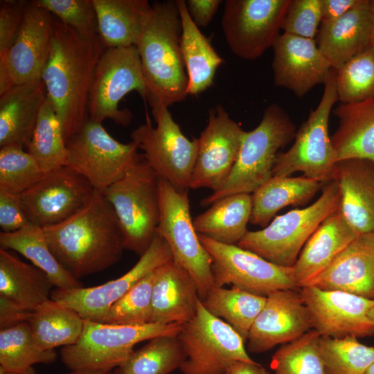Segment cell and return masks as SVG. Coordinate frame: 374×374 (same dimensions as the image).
Segmentation results:
<instances>
[{"instance_id": "obj_38", "label": "cell", "mask_w": 374, "mask_h": 374, "mask_svg": "<svg viewBox=\"0 0 374 374\" xmlns=\"http://www.w3.org/2000/svg\"><path fill=\"white\" fill-rule=\"evenodd\" d=\"M26 147L46 174L66 166L68 150L62 127L47 96Z\"/></svg>"}, {"instance_id": "obj_53", "label": "cell", "mask_w": 374, "mask_h": 374, "mask_svg": "<svg viewBox=\"0 0 374 374\" xmlns=\"http://www.w3.org/2000/svg\"><path fill=\"white\" fill-rule=\"evenodd\" d=\"M226 374H269L256 362L238 361L228 369Z\"/></svg>"}, {"instance_id": "obj_55", "label": "cell", "mask_w": 374, "mask_h": 374, "mask_svg": "<svg viewBox=\"0 0 374 374\" xmlns=\"http://www.w3.org/2000/svg\"><path fill=\"white\" fill-rule=\"evenodd\" d=\"M370 8L372 17V35L371 46L374 49V0H370Z\"/></svg>"}, {"instance_id": "obj_28", "label": "cell", "mask_w": 374, "mask_h": 374, "mask_svg": "<svg viewBox=\"0 0 374 374\" xmlns=\"http://www.w3.org/2000/svg\"><path fill=\"white\" fill-rule=\"evenodd\" d=\"M42 79L16 85L0 95V147L27 145L46 97Z\"/></svg>"}, {"instance_id": "obj_42", "label": "cell", "mask_w": 374, "mask_h": 374, "mask_svg": "<svg viewBox=\"0 0 374 374\" xmlns=\"http://www.w3.org/2000/svg\"><path fill=\"white\" fill-rule=\"evenodd\" d=\"M321 335L312 329L283 344L271 357L274 374H326L319 350Z\"/></svg>"}, {"instance_id": "obj_12", "label": "cell", "mask_w": 374, "mask_h": 374, "mask_svg": "<svg viewBox=\"0 0 374 374\" xmlns=\"http://www.w3.org/2000/svg\"><path fill=\"white\" fill-rule=\"evenodd\" d=\"M136 91L146 100L147 88L136 46L108 48L95 69L89 98V118L101 123L107 118L126 127L132 112L120 109L121 100Z\"/></svg>"}, {"instance_id": "obj_15", "label": "cell", "mask_w": 374, "mask_h": 374, "mask_svg": "<svg viewBox=\"0 0 374 374\" xmlns=\"http://www.w3.org/2000/svg\"><path fill=\"white\" fill-rule=\"evenodd\" d=\"M290 0H226L222 27L229 48L245 60L260 57L280 36Z\"/></svg>"}, {"instance_id": "obj_58", "label": "cell", "mask_w": 374, "mask_h": 374, "mask_svg": "<svg viewBox=\"0 0 374 374\" xmlns=\"http://www.w3.org/2000/svg\"><path fill=\"white\" fill-rule=\"evenodd\" d=\"M366 374H374V363L369 367Z\"/></svg>"}, {"instance_id": "obj_26", "label": "cell", "mask_w": 374, "mask_h": 374, "mask_svg": "<svg viewBox=\"0 0 374 374\" xmlns=\"http://www.w3.org/2000/svg\"><path fill=\"white\" fill-rule=\"evenodd\" d=\"M199 299L195 281L172 259L154 270L151 323L185 324L195 316Z\"/></svg>"}, {"instance_id": "obj_24", "label": "cell", "mask_w": 374, "mask_h": 374, "mask_svg": "<svg viewBox=\"0 0 374 374\" xmlns=\"http://www.w3.org/2000/svg\"><path fill=\"white\" fill-rule=\"evenodd\" d=\"M307 286L374 300V233L358 235Z\"/></svg>"}, {"instance_id": "obj_27", "label": "cell", "mask_w": 374, "mask_h": 374, "mask_svg": "<svg viewBox=\"0 0 374 374\" xmlns=\"http://www.w3.org/2000/svg\"><path fill=\"white\" fill-rule=\"evenodd\" d=\"M357 236L338 210L326 217L309 238L292 267L299 287L308 285Z\"/></svg>"}, {"instance_id": "obj_13", "label": "cell", "mask_w": 374, "mask_h": 374, "mask_svg": "<svg viewBox=\"0 0 374 374\" xmlns=\"http://www.w3.org/2000/svg\"><path fill=\"white\" fill-rule=\"evenodd\" d=\"M212 258L214 286L231 285L248 292L267 296L283 290H299L292 267L272 263L236 244H227L198 234Z\"/></svg>"}, {"instance_id": "obj_31", "label": "cell", "mask_w": 374, "mask_h": 374, "mask_svg": "<svg viewBox=\"0 0 374 374\" xmlns=\"http://www.w3.org/2000/svg\"><path fill=\"white\" fill-rule=\"evenodd\" d=\"M106 48L136 46L151 9L147 0H92Z\"/></svg>"}, {"instance_id": "obj_5", "label": "cell", "mask_w": 374, "mask_h": 374, "mask_svg": "<svg viewBox=\"0 0 374 374\" xmlns=\"http://www.w3.org/2000/svg\"><path fill=\"white\" fill-rule=\"evenodd\" d=\"M159 177L143 155L102 193L121 226L125 249L143 255L159 222Z\"/></svg>"}, {"instance_id": "obj_56", "label": "cell", "mask_w": 374, "mask_h": 374, "mask_svg": "<svg viewBox=\"0 0 374 374\" xmlns=\"http://www.w3.org/2000/svg\"><path fill=\"white\" fill-rule=\"evenodd\" d=\"M0 374H37L36 371L33 368V366L26 368L24 371L19 372H6L1 373Z\"/></svg>"}, {"instance_id": "obj_9", "label": "cell", "mask_w": 374, "mask_h": 374, "mask_svg": "<svg viewBox=\"0 0 374 374\" xmlns=\"http://www.w3.org/2000/svg\"><path fill=\"white\" fill-rule=\"evenodd\" d=\"M156 126L146 114L145 123L130 134L132 141L143 150L144 159L159 178L179 191H188L198 150L197 139H188L174 121L167 107L153 106Z\"/></svg>"}, {"instance_id": "obj_7", "label": "cell", "mask_w": 374, "mask_h": 374, "mask_svg": "<svg viewBox=\"0 0 374 374\" xmlns=\"http://www.w3.org/2000/svg\"><path fill=\"white\" fill-rule=\"evenodd\" d=\"M339 192L331 180L311 205L275 217L262 229L248 231L237 244L276 265L292 267L319 224L338 210Z\"/></svg>"}, {"instance_id": "obj_22", "label": "cell", "mask_w": 374, "mask_h": 374, "mask_svg": "<svg viewBox=\"0 0 374 374\" xmlns=\"http://www.w3.org/2000/svg\"><path fill=\"white\" fill-rule=\"evenodd\" d=\"M272 48L274 84L299 98L324 84L332 69L314 39L283 33Z\"/></svg>"}, {"instance_id": "obj_39", "label": "cell", "mask_w": 374, "mask_h": 374, "mask_svg": "<svg viewBox=\"0 0 374 374\" xmlns=\"http://www.w3.org/2000/svg\"><path fill=\"white\" fill-rule=\"evenodd\" d=\"M53 350L40 347L28 321L0 330V373L19 372L35 364H51L56 359Z\"/></svg>"}, {"instance_id": "obj_37", "label": "cell", "mask_w": 374, "mask_h": 374, "mask_svg": "<svg viewBox=\"0 0 374 374\" xmlns=\"http://www.w3.org/2000/svg\"><path fill=\"white\" fill-rule=\"evenodd\" d=\"M267 296L254 294L235 287H215L201 300L213 315L230 325L247 341L255 319L263 308Z\"/></svg>"}, {"instance_id": "obj_51", "label": "cell", "mask_w": 374, "mask_h": 374, "mask_svg": "<svg viewBox=\"0 0 374 374\" xmlns=\"http://www.w3.org/2000/svg\"><path fill=\"white\" fill-rule=\"evenodd\" d=\"M33 312L25 310L0 296V328H8L27 321Z\"/></svg>"}, {"instance_id": "obj_47", "label": "cell", "mask_w": 374, "mask_h": 374, "mask_svg": "<svg viewBox=\"0 0 374 374\" xmlns=\"http://www.w3.org/2000/svg\"><path fill=\"white\" fill-rule=\"evenodd\" d=\"M321 23L320 0H290L282 30L285 33L314 39Z\"/></svg>"}, {"instance_id": "obj_21", "label": "cell", "mask_w": 374, "mask_h": 374, "mask_svg": "<svg viewBox=\"0 0 374 374\" xmlns=\"http://www.w3.org/2000/svg\"><path fill=\"white\" fill-rule=\"evenodd\" d=\"M312 329L308 308L299 290L275 291L255 319L247 337L248 350L263 353L292 341Z\"/></svg>"}, {"instance_id": "obj_54", "label": "cell", "mask_w": 374, "mask_h": 374, "mask_svg": "<svg viewBox=\"0 0 374 374\" xmlns=\"http://www.w3.org/2000/svg\"><path fill=\"white\" fill-rule=\"evenodd\" d=\"M70 374H113L110 371H105L100 370H78L73 371Z\"/></svg>"}, {"instance_id": "obj_17", "label": "cell", "mask_w": 374, "mask_h": 374, "mask_svg": "<svg viewBox=\"0 0 374 374\" xmlns=\"http://www.w3.org/2000/svg\"><path fill=\"white\" fill-rule=\"evenodd\" d=\"M245 132L222 105L211 108L207 125L197 139V157L189 188L219 189L230 175Z\"/></svg>"}, {"instance_id": "obj_6", "label": "cell", "mask_w": 374, "mask_h": 374, "mask_svg": "<svg viewBox=\"0 0 374 374\" xmlns=\"http://www.w3.org/2000/svg\"><path fill=\"white\" fill-rule=\"evenodd\" d=\"M184 325H118L84 320L78 339L62 348L61 359L72 371H110L130 357L136 344L160 336H177Z\"/></svg>"}, {"instance_id": "obj_43", "label": "cell", "mask_w": 374, "mask_h": 374, "mask_svg": "<svg viewBox=\"0 0 374 374\" xmlns=\"http://www.w3.org/2000/svg\"><path fill=\"white\" fill-rule=\"evenodd\" d=\"M44 173L34 157L19 145L0 149V190L20 195L39 182Z\"/></svg>"}, {"instance_id": "obj_8", "label": "cell", "mask_w": 374, "mask_h": 374, "mask_svg": "<svg viewBox=\"0 0 374 374\" xmlns=\"http://www.w3.org/2000/svg\"><path fill=\"white\" fill-rule=\"evenodd\" d=\"M321 98L296 132L293 145L279 152L272 176L288 177L300 172L321 183L332 180L337 159L329 134L330 113L338 100L336 71L332 69L326 80Z\"/></svg>"}, {"instance_id": "obj_30", "label": "cell", "mask_w": 374, "mask_h": 374, "mask_svg": "<svg viewBox=\"0 0 374 374\" xmlns=\"http://www.w3.org/2000/svg\"><path fill=\"white\" fill-rule=\"evenodd\" d=\"M175 1L181 22L180 46L188 80L187 93L197 96L213 84L216 71L224 61L191 19L186 1Z\"/></svg>"}, {"instance_id": "obj_52", "label": "cell", "mask_w": 374, "mask_h": 374, "mask_svg": "<svg viewBox=\"0 0 374 374\" xmlns=\"http://www.w3.org/2000/svg\"><path fill=\"white\" fill-rule=\"evenodd\" d=\"M320 1L321 22H325L341 17L355 6L359 0Z\"/></svg>"}, {"instance_id": "obj_3", "label": "cell", "mask_w": 374, "mask_h": 374, "mask_svg": "<svg viewBox=\"0 0 374 374\" xmlns=\"http://www.w3.org/2000/svg\"><path fill=\"white\" fill-rule=\"evenodd\" d=\"M181 22L176 1H155L136 44L151 107L170 105L188 95L181 55Z\"/></svg>"}, {"instance_id": "obj_41", "label": "cell", "mask_w": 374, "mask_h": 374, "mask_svg": "<svg viewBox=\"0 0 374 374\" xmlns=\"http://www.w3.org/2000/svg\"><path fill=\"white\" fill-rule=\"evenodd\" d=\"M319 350L326 374H366L374 363V347L355 337L321 336Z\"/></svg>"}, {"instance_id": "obj_36", "label": "cell", "mask_w": 374, "mask_h": 374, "mask_svg": "<svg viewBox=\"0 0 374 374\" xmlns=\"http://www.w3.org/2000/svg\"><path fill=\"white\" fill-rule=\"evenodd\" d=\"M33 337L44 349L74 344L80 337L84 320L73 310L53 301L37 308L28 319Z\"/></svg>"}, {"instance_id": "obj_1", "label": "cell", "mask_w": 374, "mask_h": 374, "mask_svg": "<svg viewBox=\"0 0 374 374\" xmlns=\"http://www.w3.org/2000/svg\"><path fill=\"white\" fill-rule=\"evenodd\" d=\"M53 19L51 50L41 79L66 142L89 119L91 86L106 48L98 34L84 35L55 17Z\"/></svg>"}, {"instance_id": "obj_46", "label": "cell", "mask_w": 374, "mask_h": 374, "mask_svg": "<svg viewBox=\"0 0 374 374\" xmlns=\"http://www.w3.org/2000/svg\"><path fill=\"white\" fill-rule=\"evenodd\" d=\"M64 24L84 35L98 34L92 0H33Z\"/></svg>"}, {"instance_id": "obj_29", "label": "cell", "mask_w": 374, "mask_h": 374, "mask_svg": "<svg viewBox=\"0 0 374 374\" xmlns=\"http://www.w3.org/2000/svg\"><path fill=\"white\" fill-rule=\"evenodd\" d=\"M332 112L339 120L331 136L337 161L364 159L374 162V97L340 103Z\"/></svg>"}, {"instance_id": "obj_16", "label": "cell", "mask_w": 374, "mask_h": 374, "mask_svg": "<svg viewBox=\"0 0 374 374\" xmlns=\"http://www.w3.org/2000/svg\"><path fill=\"white\" fill-rule=\"evenodd\" d=\"M172 259L167 242L157 232L146 251L123 276L96 287L55 288L51 299L73 310L84 320L99 321L107 310L140 280Z\"/></svg>"}, {"instance_id": "obj_4", "label": "cell", "mask_w": 374, "mask_h": 374, "mask_svg": "<svg viewBox=\"0 0 374 374\" xmlns=\"http://www.w3.org/2000/svg\"><path fill=\"white\" fill-rule=\"evenodd\" d=\"M296 132V127L285 110L276 103L270 104L258 125L246 131L226 181L202 199L200 205L206 207L229 195L253 193L272 177L278 150L294 138Z\"/></svg>"}, {"instance_id": "obj_18", "label": "cell", "mask_w": 374, "mask_h": 374, "mask_svg": "<svg viewBox=\"0 0 374 374\" xmlns=\"http://www.w3.org/2000/svg\"><path fill=\"white\" fill-rule=\"evenodd\" d=\"M94 192L85 177L66 166L48 173L20 197L29 222L45 228L71 217L89 202Z\"/></svg>"}, {"instance_id": "obj_49", "label": "cell", "mask_w": 374, "mask_h": 374, "mask_svg": "<svg viewBox=\"0 0 374 374\" xmlns=\"http://www.w3.org/2000/svg\"><path fill=\"white\" fill-rule=\"evenodd\" d=\"M30 224L22 205L20 195L0 190V226L1 232H15Z\"/></svg>"}, {"instance_id": "obj_32", "label": "cell", "mask_w": 374, "mask_h": 374, "mask_svg": "<svg viewBox=\"0 0 374 374\" xmlns=\"http://www.w3.org/2000/svg\"><path fill=\"white\" fill-rule=\"evenodd\" d=\"M53 284L44 272L0 248V296L33 312L51 300Z\"/></svg>"}, {"instance_id": "obj_40", "label": "cell", "mask_w": 374, "mask_h": 374, "mask_svg": "<svg viewBox=\"0 0 374 374\" xmlns=\"http://www.w3.org/2000/svg\"><path fill=\"white\" fill-rule=\"evenodd\" d=\"M184 359L177 336L157 337L134 351L113 374H169L179 369Z\"/></svg>"}, {"instance_id": "obj_50", "label": "cell", "mask_w": 374, "mask_h": 374, "mask_svg": "<svg viewBox=\"0 0 374 374\" xmlns=\"http://www.w3.org/2000/svg\"><path fill=\"white\" fill-rule=\"evenodd\" d=\"M222 2L221 0L186 1L188 13L197 27L210 24Z\"/></svg>"}, {"instance_id": "obj_33", "label": "cell", "mask_w": 374, "mask_h": 374, "mask_svg": "<svg viewBox=\"0 0 374 374\" xmlns=\"http://www.w3.org/2000/svg\"><path fill=\"white\" fill-rule=\"evenodd\" d=\"M323 184L304 175L272 176L251 195V223L265 227L284 207L302 205L311 200Z\"/></svg>"}, {"instance_id": "obj_10", "label": "cell", "mask_w": 374, "mask_h": 374, "mask_svg": "<svg viewBox=\"0 0 374 374\" xmlns=\"http://www.w3.org/2000/svg\"><path fill=\"white\" fill-rule=\"evenodd\" d=\"M160 216L157 232L167 242L173 261L195 281L203 300L214 286L212 258L202 244L191 218L188 191L159 178Z\"/></svg>"}, {"instance_id": "obj_25", "label": "cell", "mask_w": 374, "mask_h": 374, "mask_svg": "<svg viewBox=\"0 0 374 374\" xmlns=\"http://www.w3.org/2000/svg\"><path fill=\"white\" fill-rule=\"evenodd\" d=\"M371 35L370 0H359L341 17L321 23L317 44L332 69L337 71L371 46Z\"/></svg>"}, {"instance_id": "obj_34", "label": "cell", "mask_w": 374, "mask_h": 374, "mask_svg": "<svg viewBox=\"0 0 374 374\" xmlns=\"http://www.w3.org/2000/svg\"><path fill=\"white\" fill-rule=\"evenodd\" d=\"M252 212V195L239 193L223 197L193 219L198 234L214 241L238 244L247 233Z\"/></svg>"}, {"instance_id": "obj_23", "label": "cell", "mask_w": 374, "mask_h": 374, "mask_svg": "<svg viewBox=\"0 0 374 374\" xmlns=\"http://www.w3.org/2000/svg\"><path fill=\"white\" fill-rule=\"evenodd\" d=\"M333 180L339 189L338 211L357 235L374 233V162L348 159L336 163Z\"/></svg>"}, {"instance_id": "obj_35", "label": "cell", "mask_w": 374, "mask_h": 374, "mask_svg": "<svg viewBox=\"0 0 374 374\" xmlns=\"http://www.w3.org/2000/svg\"><path fill=\"white\" fill-rule=\"evenodd\" d=\"M0 246L3 249L14 250L30 260L45 273L55 288L71 290L83 287L57 261L40 226L30 223L15 232L1 231Z\"/></svg>"}, {"instance_id": "obj_57", "label": "cell", "mask_w": 374, "mask_h": 374, "mask_svg": "<svg viewBox=\"0 0 374 374\" xmlns=\"http://www.w3.org/2000/svg\"><path fill=\"white\" fill-rule=\"evenodd\" d=\"M368 316L370 320L374 323V305L368 311Z\"/></svg>"}, {"instance_id": "obj_11", "label": "cell", "mask_w": 374, "mask_h": 374, "mask_svg": "<svg viewBox=\"0 0 374 374\" xmlns=\"http://www.w3.org/2000/svg\"><path fill=\"white\" fill-rule=\"evenodd\" d=\"M185 359L183 374H226L235 362H253L244 340L227 323L211 314L199 299L195 316L177 335Z\"/></svg>"}, {"instance_id": "obj_14", "label": "cell", "mask_w": 374, "mask_h": 374, "mask_svg": "<svg viewBox=\"0 0 374 374\" xmlns=\"http://www.w3.org/2000/svg\"><path fill=\"white\" fill-rule=\"evenodd\" d=\"M66 143V166L82 175L101 193L141 156L134 142L118 141L101 123L90 118Z\"/></svg>"}, {"instance_id": "obj_20", "label": "cell", "mask_w": 374, "mask_h": 374, "mask_svg": "<svg viewBox=\"0 0 374 374\" xmlns=\"http://www.w3.org/2000/svg\"><path fill=\"white\" fill-rule=\"evenodd\" d=\"M53 21L48 11L28 1L15 42L0 55V71L12 87L41 79L51 50Z\"/></svg>"}, {"instance_id": "obj_48", "label": "cell", "mask_w": 374, "mask_h": 374, "mask_svg": "<svg viewBox=\"0 0 374 374\" xmlns=\"http://www.w3.org/2000/svg\"><path fill=\"white\" fill-rule=\"evenodd\" d=\"M28 3L26 0L1 1L0 55L5 54L15 42Z\"/></svg>"}, {"instance_id": "obj_2", "label": "cell", "mask_w": 374, "mask_h": 374, "mask_svg": "<svg viewBox=\"0 0 374 374\" xmlns=\"http://www.w3.org/2000/svg\"><path fill=\"white\" fill-rule=\"evenodd\" d=\"M43 229L53 254L77 280L115 265L125 249L116 215L96 190L71 217Z\"/></svg>"}, {"instance_id": "obj_45", "label": "cell", "mask_w": 374, "mask_h": 374, "mask_svg": "<svg viewBox=\"0 0 374 374\" xmlns=\"http://www.w3.org/2000/svg\"><path fill=\"white\" fill-rule=\"evenodd\" d=\"M154 271L150 273L116 301L98 322L118 325L151 323Z\"/></svg>"}, {"instance_id": "obj_44", "label": "cell", "mask_w": 374, "mask_h": 374, "mask_svg": "<svg viewBox=\"0 0 374 374\" xmlns=\"http://www.w3.org/2000/svg\"><path fill=\"white\" fill-rule=\"evenodd\" d=\"M336 87L341 103L374 97V49L371 46L336 71Z\"/></svg>"}, {"instance_id": "obj_19", "label": "cell", "mask_w": 374, "mask_h": 374, "mask_svg": "<svg viewBox=\"0 0 374 374\" xmlns=\"http://www.w3.org/2000/svg\"><path fill=\"white\" fill-rule=\"evenodd\" d=\"M299 291L309 312L312 329L321 336L357 338L374 334V323L368 316L374 300L314 286H305Z\"/></svg>"}]
</instances>
